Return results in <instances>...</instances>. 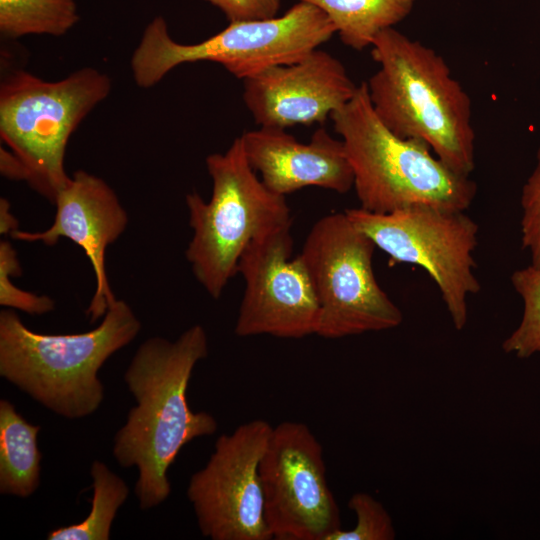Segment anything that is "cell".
Listing matches in <instances>:
<instances>
[{
  "mask_svg": "<svg viewBox=\"0 0 540 540\" xmlns=\"http://www.w3.org/2000/svg\"><path fill=\"white\" fill-rule=\"evenodd\" d=\"M208 355L203 326L186 329L176 340L146 339L136 350L123 379L136 405L113 439L114 459L136 467L135 495L142 510L162 504L171 493L169 467L196 438L217 431L215 417L193 411L187 389L196 364Z\"/></svg>",
  "mask_w": 540,
  "mask_h": 540,
  "instance_id": "1",
  "label": "cell"
},
{
  "mask_svg": "<svg viewBox=\"0 0 540 540\" xmlns=\"http://www.w3.org/2000/svg\"><path fill=\"white\" fill-rule=\"evenodd\" d=\"M366 82L370 103L395 135L426 142L445 165L470 176L475 167L471 99L432 48L396 29L380 32Z\"/></svg>",
  "mask_w": 540,
  "mask_h": 540,
  "instance_id": "2",
  "label": "cell"
},
{
  "mask_svg": "<svg viewBox=\"0 0 540 540\" xmlns=\"http://www.w3.org/2000/svg\"><path fill=\"white\" fill-rule=\"evenodd\" d=\"M140 330V320L120 299L96 328L74 334L35 332L5 309L0 312V376L58 416L84 418L104 399L99 370Z\"/></svg>",
  "mask_w": 540,
  "mask_h": 540,
  "instance_id": "3",
  "label": "cell"
},
{
  "mask_svg": "<svg viewBox=\"0 0 540 540\" xmlns=\"http://www.w3.org/2000/svg\"><path fill=\"white\" fill-rule=\"evenodd\" d=\"M330 119L352 167L360 208L389 213L417 205L471 206L476 183L445 165L426 142L391 132L374 112L366 82Z\"/></svg>",
  "mask_w": 540,
  "mask_h": 540,
  "instance_id": "4",
  "label": "cell"
},
{
  "mask_svg": "<svg viewBox=\"0 0 540 540\" xmlns=\"http://www.w3.org/2000/svg\"><path fill=\"white\" fill-rule=\"evenodd\" d=\"M212 180L208 201L186 195L192 238L185 251L196 280L214 299L238 273L246 247L256 238L292 225L285 196L269 190L250 165L241 141L206 158Z\"/></svg>",
  "mask_w": 540,
  "mask_h": 540,
  "instance_id": "5",
  "label": "cell"
},
{
  "mask_svg": "<svg viewBox=\"0 0 540 540\" xmlns=\"http://www.w3.org/2000/svg\"><path fill=\"white\" fill-rule=\"evenodd\" d=\"M336 29L313 4L299 1L282 16L232 21L204 41H175L162 16L153 18L132 53V77L141 88H151L185 63L220 64L245 80L271 67L296 62L327 42Z\"/></svg>",
  "mask_w": 540,
  "mask_h": 540,
  "instance_id": "6",
  "label": "cell"
},
{
  "mask_svg": "<svg viewBox=\"0 0 540 540\" xmlns=\"http://www.w3.org/2000/svg\"><path fill=\"white\" fill-rule=\"evenodd\" d=\"M111 87L110 77L92 67L57 81L17 70L1 83V139L24 165L26 182L50 202L71 178L64 166L71 135Z\"/></svg>",
  "mask_w": 540,
  "mask_h": 540,
  "instance_id": "7",
  "label": "cell"
},
{
  "mask_svg": "<svg viewBox=\"0 0 540 540\" xmlns=\"http://www.w3.org/2000/svg\"><path fill=\"white\" fill-rule=\"evenodd\" d=\"M375 248L345 211L325 215L312 226L299 255L319 303L317 336L338 339L402 323L401 310L376 280Z\"/></svg>",
  "mask_w": 540,
  "mask_h": 540,
  "instance_id": "8",
  "label": "cell"
},
{
  "mask_svg": "<svg viewBox=\"0 0 540 540\" xmlns=\"http://www.w3.org/2000/svg\"><path fill=\"white\" fill-rule=\"evenodd\" d=\"M464 212L427 205L389 213L345 210L392 262L418 265L429 274L457 330L467 323V297L481 288L473 257L479 229Z\"/></svg>",
  "mask_w": 540,
  "mask_h": 540,
  "instance_id": "9",
  "label": "cell"
},
{
  "mask_svg": "<svg viewBox=\"0 0 540 540\" xmlns=\"http://www.w3.org/2000/svg\"><path fill=\"white\" fill-rule=\"evenodd\" d=\"M259 474L272 539L327 540L342 528L322 445L305 423L283 421L272 427Z\"/></svg>",
  "mask_w": 540,
  "mask_h": 540,
  "instance_id": "10",
  "label": "cell"
},
{
  "mask_svg": "<svg viewBox=\"0 0 540 540\" xmlns=\"http://www.w3.org/2000/svg\"><path fill=\"white\" fill-rule=\"evenodd\" d=\"M272 425L262 419L219 436L186 495L201 534L211 540H271L265 521L259 464Z\"/></svg>",
  "mask_w": 540,
  "mask_h": 540,
  "instance_id": "11",
  "label": "cell"
},
{
  "mask_svg": "<svg viewBox=\"0 0 540 540\" xmlns=\"http://www.w3.org/2000/svg\"><path fill=\"white\" fill-rule=\"evenodd\" d=\"M291 226L264 234L244 250L237 272L244 280L234 332L299 339L316 335L319 303L305 267L291 259Z\"/></svg>",
  "mask_w": 540,
  "mask_h": 540,
  "instance_id": "12",
  "label": "cell"
},
{
  "mask_svg": "<svg viewBox=\"0 0 540 540\" xmlns=\"http://www.w3.org/2000/svg\"><path fill=\"white\" fill-rule=\"evenodd\" d=\"M243 100L260 127L287 129L324 123L358 86L343 63L321 49L243 80Z\"/></svg>",
  "mask_w": 540,
  "mask_h": 540,
  "instance_id": "13",
  "label": "cell"
},
{
  "mask_svg": "<svg viewBox=\"0 0 540 540\" xmlns=\"http://www.w3.org/2000/svg\"><path fill=\"white\" fill-rule=\"evenodd\" d=\"M56 215L44 230H17L10 237L25 242L55 246L67 238L80 246L95 276V291L86 310L91 322L103 317L117 299L106 274L107 247L125 231L128 214L115 191L100 177L84 170L75 171L54 201Z\"/></svg>",
  "mask_w": 540,
  "mask_h": 540,
  "instance_id": "14",
  "label": "cell"
},
{
  "mask_svg": "<svg viewBox=\"0 0 540 540\" xmlns=\"http://www.w3.org/2000/svg\"><path fill=\"white\" fill-rule=\"evenodd\" d=\"M240 137L250 165L278 195L308 186L340 194L353 188V171L342 140L322 127L308 143L299 142L286 129L273 127L246 131Z\"/></svg>",
  "mask_w": 540,
  "mask_h": 540,
  "instance_id": "15",
  "label": "cell"
},
{
  "mask_svg": "<svg viewBox=\"0 0 540 540\" xmlns=\"http://www.w3.org/2000/svg\"><path fill=\"white\" fill-rule=\"evenodd\" d=\"M40 425L28 422L7 399L0 400V493L19 498L40 485Z\"/></svg>",
  "mask_w": 540,
  "mask_h": 540,
  "instance_id": "16",
  "label": "cell"
},
{
  "mask_svg": "<svg viewBox=\"0 0 540 540\" xmlns=\"http://www.w3.org/2000/svg\"><path fill=\"white\" fill-rule=\"evenodd\" d=\"M321 9L344 45L363 50L385 29L402 21L415 0H298Z\"/></svg>",
  "mask_w": 540,
  "mask_h": 540,
  "instance_id": "17",
  "label": "cell"
},
{
  "mask_svg": "<svg viewBox=\"0 0 540 540\" xmlns=\"http://www.w3.org/2000/svg\"><path fill=\"white\" fill-rule=\"evenodd\" d=\"M90 476L93 495L89 514L78 523L51 530L46 537L48 540L110 539L113 521L128 498L129 487L100 460L92 462Z\"/></svg>",
  "mask_w": 540,
  "mask_h": 540,
  "instance_id": "18",
  "label": "cell"
},
{
  "mask_svg": "<svg viewBox=\"0 0 540 540\" xmlns=\"http://www.w3.org/2000/svg\"><path fill=\"white\" fill-rule=\"evenodd\" d=\"M78 21L75 0H0V32L5 38L62 36Z\"/></svg>",
  "mask_w": 540,
  "mask_h": 540,
  "instance_id": "19",
  "label": "cell"
},
{
  "mask_svg": "<svg viewBox=\"0 0 540 540\" xmlns=\"http://www.w3.org/2000/svg\"><path fill=\"white\" fill-rule=\"evenodd\" d=\"M511 283L523 300V315L502 349L518 358H529L540 353V267L530 265L514 271Z\"/></svg>",
  "mask_w": 540,
  "mask_h": 540,
  "instance_id": "20",
  "label": "cell"
},
{
  "mask_svg": "<svg viewBox=\"0 0 540 540\" xmlns=\"http://www.w3.org/2000/svg\"><path fill=\"white\" fill-rule=\"evenodd\" d=\"M348 507L356 516V524L350 530L342 528L327 540H393L396 536L393 520L383 504L368 493L358 492L351 496Z\"/></svg>",
  "mask_w": 540,
  "mask_h": 540,
  "instance_id": "21",
  "label": "cell"
},
{
  "mask_svg": "<svg viewBox=\"0 0 540 540\" xmlns=\"http://www.w3.org/2000/svg\"><path fill=\"white\" fill-rule=\"evenodd\" d=\"M22 274L17 252L7 240L0 242V305L17 309L30 315H43L55 309V301L17 288L11 278Z\"/></svg>",
  "mask_w": 540,
  "mask_h": 540,
  "instance_id": "22",
  "label": "cell"
},
{
  "mask_svg": "<svg viewBox=\"0 0 540 540\" xmlns=\"http://www.w3.org/2000/svg\"><path fill=\"white\" fill-rule=\"evenodd\" d=\"M522 247L531 254V265L540 267V148L536 165L523 186L521 194Z\"/></svg>",
  "mask_w": 540,
  "mask_h": 540,
  "instance_id": "23",
  "label": "cell"
},
{
  "mask_svg": "<svg viewBox=\"0 0 540 540\" xmlns=\"http://www.w3.org/2000/svg\"><path fill=\"white\" fill-rule=\"evenodd\" d=\"M221 10L229 22L275 17L281 0H203Z\"/></svg>",
  "mask_w": 540,
  "mask_h": 540,
  "instance_id": "24",
  "label": "cell"
},
{
  "mask_svg": "<svg viewBox=\"0 0 540 540\" xmlns=\"http://www.w3.org/2000/svg\"><path fill=\"white\" fill-rule=\"evenodd\" d=\"M0 170L10 180L27 181V172L22 162L6 148L0 149Z\"/></svg>",
  "mask_w": 540,
  "mask_h": 540,
  "instance_id": "25",
  "label": "cell"
},
{
  "mask_svg": "<svg viewBox=\"0 0 540 540\" xmlns=\"http://www.w3.org/2000/svg\"><path fill=\"white\" fill-rule=\"evenodd\" d=\"M19 230V222L11 212V206L6 198L0 199V233L11 235Z\"/></svg>",
  "mask_w": 540,
  "mask_h": 540,
  "instance_id": "26",
  "label": "cell"
}]
</instances>
